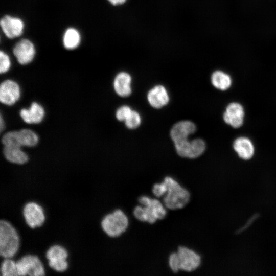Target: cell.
Listing matches in <instances>:
<instances>
[{"instance_id":"1","label":"cell","mask_w":276,"mask_h":276,"mask_svg":"<svg viewBox=\"0 0 276 276\" xmlns=\"http://www.w3.org/2000/svg\"><path fill=\"white\" fill-rule=\"evenodd\" d=\"M142 206H137L133 210L134 217L139 220L153 223L157 220L164 219L167 215L165 205L157 199L146 196L139 198Z\"/></svg>"},{"instance_id":"2","label":"cell","mask_w":276,"mask_h":276,"mask_svg":"<svg viewBox=\"0 0 276 276\" xmlns=\"http://www.w3.org/2000/svg\"><path fill=\"white\" fill-rule=\"evenodd\" d=\"M163 181L166 186V192L163 200L165 206L170 210L185 206L190 199L189 192L172 177H166Z\"/></svg>"},{"instance_id":"3","label":"cell","mask_w":276,"mask_h":276,"mask_svg":"<svg viewBox=\"0 0 276 276\" xmlns=\"http://www.w3.org/2000/svg\"><path fill=\"white\" fill-rule=\"evenodd\" d=\"M201 257L194 250L186 247L180 246L176 252L170 255L169 265L174 272L179 270L191 272L196 270L200 265Z\"/></svg>"},{"instance_id":"4","label":"cell","mask_w":276,"mask_h":276,"mask_svg":"<svg viewBox=\"0 0 276 276\" xmlns=\"http://www.w3.org/2000/svg\"><path fill=\"white\" fill-rule=\"evenodd\" d=\"M195 130V125L190 121L178 122L172 127L170 135L179 156L187 157L191 142L188 139Z\"/></svg>"},{"instance_id":"5","label":"cell","mask_w":276,"mask_h":276,"mask_svg":"<svg viewBox=\"0 0 276 276\" xmlns=\"http://www.w3.org/2000/svg\"><path fill=\"white\" fill-rule=\"evenodd\" d=\"M19 245L18 235L15 229L8 221H0V255L4 258L13 257Z\"/></svg>"},{"instance_id":"6","label":"cell","mask_w":276,"mask_h":276,"mask_svg":"<svg viewBox=\"0 0 276 276\" xmlns=\"http://www.w3.org/2000/svg\"><path fill=\"white\" fill-rule=\"evenodd\" d=\"M128 224L127 216L119 209L106 215L101 222L103 230L111 237L120 236L127 229Z\"/></svg>"},{"instance_id":"7","label":"cell","mask_w":276,"mask_h":276,"mask_svg":"<svg viewBox=\"0 0 276 276\" xmlns=\"http://www.w3.org/2000/svg\"><path fill=\"white\" fill-rule=\"evenodd\" d=\"M18 275L42 276L44 270L40 260L36 256L26 255L17 262Z\"/></svg>"},{"instance_id":"8","label":"cell","mask_w":276,"mask_h":276,"mask_svg":"<svg viewBox=\"0 0 276 276\" xmlns=\"http://www.w3.org/2000/svg\"><path fill=\"white\" fill-rule=\"evenodd\" d=\"M68 254L66 249L58 245L51 246L46 252L49 266L58 272L65 271L68 267L66 260Z\"/></svg>"},{"instance_id":"9","label":"cell","mask_w":276,"mask_h":276,"mask_svg":"<svg viewBox=\"0 0 276 276\" xmlns=\"http://www.w3.org/2000/svg\"><path fill=\"white\" fill-rule=\"evenodd\" d=\"M245 112L242 105L238 102L227 105L223 113L224 121L233 128L240 127L243 124Z\"/></svg>"},{"instance_id":"10","label":"cell","mask_w":276,"mask_h":276,"mask_svg":"<svg viewBox=\"0 0 276 276\" xmlns=\"http://www.w3.org/2000/svg\"><path fill=\"white\" fill-rule=\"evenodd\" d=\"M23 215L27 224L32 228L40 226L45 220L42 208L33 202L27 203L25 205L23 209Z\"/></svg>"},{"instance_id":"11","label":"cell","mask_w":276,"mask_h":276,"mask_svg":"<svg viewBox=\"0 0 276 276\" xmlns=\"http://www.w3.org/2000/svg\"><path fill=\"white\" fill-rule=\"evenodd\" d=\"M13 52L18 62L22 65L30 63L35 54L33 43L27 39L18 41L14 47Z\"/></svg>"},{"instance_id":"12","label":"cell","mask_w":276,"mask_h":276,"mask_svg":"<svg viewBox=\"0 0 276 276\" xmlns=\"http://www.w3.org/2000/svg\"><path fill=\"white\" fill-rule=\"evenodd\" d=\"M20 88L14 81L7 80L3 81L0 86V101L5 104L12 105L19 98Z\"/></svg>"},{"instance_id":"13","label":"cell","mask_w":276,"mask_h":276,"mask_svg":"<svg viewBox=\"0 0 276 276\" xmlns=\"http://www.w3.org/2000/svg\"><path fill=\"white\" fill-rule=\"evenodd\" d=\"M0 25L5 35L11 39L21 35L24 29V24L21 19L9 15L2 17Z\"/></svg>"},{"instance_id":"14","label":"cell","mask_w":276,"mask_h":276,"mask_svg":"<svg viewBox=\"0 0 276 276\" xmlns=\"http://www.w3.org/2000/svg\"><path fill=\"white\" fill-rule=\"evenodd\" d=\"M233 146L239 157L244 160L250 159L254 155V145L247 137L240 136L236 138L233 142Z\"/></svg>"},{"instance_id":"15","label":"cell","mask_w":276,"mask_h":276,"mask_svg":"<svg viewBox=\"0 0 276 276\" xmlns=\"http://www.w3.org/2000/svg\"><path fill=\"white\" fill-rule=\"evenodd\" d=\"M149 104L154 108H159L169 102L168 92L164 86L158 85L151 89L147 95Z\"/></svg>"},{"instance_id":"16","label":"cell","mask_w":276,"mask_h":276,"mask_svg":"<svg viewBox=\"0 0 276 276\" xmlns=\"http://www.w3.org/2000/svg\"><path fill=\"white\" fill-rule=\"evenodd\" d=\"M20 116L27 123L37 124L42 120L44 116V110L39 104L33 102L28 109H22L20 111Z\"/></svg>"},{"instance_id":"17","label":"cell","mask_w":276,"mask_h":276,"mask_svg":"<svg viewBox=\"0 0 276 276\" xmlns=\"http://www.w3.org/2000/svg\"><path fill=\"white\" fill-rule=\"evenodd\" d=\"M131 77L126 72H121L116 76L113 86L117 94L121 97H127L131 93Z\"/></svg>"},{"instance_id":"18","label":"cell","mask_w":276,"mask_h":276,"mask_svg":"<svg viewBox=\"0 0 276 276\" xmlns=\"http://www.w3.org/2000/svg\"><path fill=\"white\" fill-rule=\"evenodd\" d=\"M211 80L212 85L220 90L228 89L232 84L231 76L226 73L220 70H217L213 73Z\"/></svg>"},{"instance_id":"19","label":"cell","mask_w":276,"mask_h":276,"mask_svg":"<svg viewBox=\"0 0 276 276\" xmlns=\"http://www.w3.org/2000/svg\"><path fill=\"white\" fill-rule=\"evenodd\" d=\"M3 152L6 158L13 163L24 164L28 160V155L19 147L5 146Z\"/></svg>"},{"instance_id":"20","label":"cell","mask_w":276,"mask_h":276,"mask_svg":"<svg viewBox=\"0 0 276 276\" xmlns=\"http://www.w3.org/2000/svg\"><path fill=\"white\" fill-rule=\"evenodd\" d=\"M80 41V34L77 30L73 28L66 30L63 37V44L65 48L73 50L78 47Z\"/></svg>"},{"instance_id":"21","label":"cell","mask_w":276,"mask_h":276,"mask_svg":"<svg viewBox=\"0 0 276 276\" xmlns=\"http://www.w3.org/2000/svg\"><path fill=\"white\" fill-rule=\"evenodd\" d=\"M18 132L21 146L33 147L38 143V136L32 130L22 129Z\"/></svg>"},{"instance_id":"22","label":"cell","mask_w":276,"mask_h":276,"mask_svg":"<svg viewBox=\"0 0 276 276\" xmlns=\"http://www.w3.org/2000/svg\"><path fill=\"white\" fill-rule=\"evenodd\" d=\"M205 149V143L201 139H196L191 141L187 158H195L200 156Z\"/></svg>"},{"instance_id":"23","label":"cell","mask_w":276,"mask_h":276,"mask_svg":"<svg viewBox=\"0 0 276 276\" xmlns=\"http://www.w3.org/2000/svg\"><path fill=\"white\" fill-rule=\"evenodd\" d=\"M1 271L3 276L18 275L16 262L9 258H6L2 263Z\"/></svg>"},{"instance_id":"24","label":"cell","mask_w":276,"mask_h":276,"mask_svg":"<svg viewBox=\"0 0 276 276\" xmlns=\"http://www.w3.org/2000/svg\"><path fill=\"white\" fill-rule=\"evenodd\" d=\"M2 141L5 146L21 147L18 131H13L6 133L3 135Z\"/></svg>"},{"instance_id":"25","label":"cell","mask_w":276,"mask_h":276,"mask_svg":"<svg viewBox=\"0 0 276 276\" xmlns=\"http://www.w3.org/2000/svg\"><path fill=\"white\" fill-rule=\"evenodd\" d=\"M141 121V119L139 113L136 111L132 110L125 121V123L127 128L134 129L140 125Z\"/></svg>"},{"instance_id":"26","label":"cell","mask_w":276,"mask_h":276,"mask_svg":"<svg viewBox=\"0 0 276 276\" xmlns=\"http://www.w3.org/2000/svg\"><path fill=\"white\" fill-rule=\"evenodd\" d=\"M11 62L9 56L2 51L0 52V72H7L10 68Z\"/></svg>"},{"instance_id":"27","label":"cell","mask_w":276,"mask_h":276,"mask_svg":"<svg viewBox=\"0 0 276 276\" xmlns=\"http://www.w3.org/2000/svg\"><path fill=\"white\" fill-rule=\"evenodd\" d=\"M132 110L128 106L124 105L118 109L116 118L120 121H125Z\"/></svg>"},{"instance_id":"28","label":"cell","mask_w":276,"mask_h":276,"mask_svg":"<svg viewBox=\"0 0 276 276\" xmlns=\"http://www.w3.org/2000/svg\"><path fill=\"white\" fill-rule=\"evenodd\" d=\"M152 192L157 197H160L165 195L166 192V186L164 182L155 184L152 188Z\"/></svg>"},{"instance_id":"29","label":"cell","mask_w":276,"mask_h":276,"mask_svg":"<svg viewBox=\"0 0 276 276\" xmlns=\"http://www.w3.org/2000/svg\"><path fill=\"white\" fill-rule=\"evenodd\" d=\"M113 6H120L125 4L127 0H107Z\"/></svg>"},{"instance_id":"30","label":"cell","mask_w":276,"mask_h":276,"mask_svg":"<svg viewBox=\"0 0 276 276\" xmlns=\"http://www.w3.org/2000/svg\"><path fill=\"white\" fill-rule=\"evenodd\" d=\"M0 128H1V130L2 131V130L4 129V122L3 121V118H2V116H1V120H0Z\"/></svg>"}]
</instances>
